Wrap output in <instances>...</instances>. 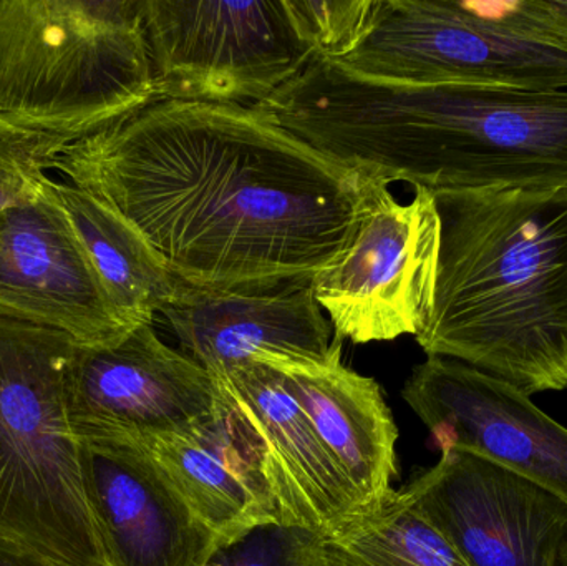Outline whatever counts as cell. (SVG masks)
<instances>
[{
    "label": "cell",
    "instance_id": "cell-1",
    "mask_svg": "<svg viewBox=\"0 0 567 566\" xmlns=\"http://www.w3.org/2000/svg\"><path fill=\"white\" fill-rule=\"evenodd\" d=\"M66 183L128 219L189 288L310 281L352 243L372 176L246 105L159 100L76 140Z\"/></svg>",
    "mask_w": 567,
    "mask_h": 566
},
{
    "label": "cell",
    "instance_id": "cell-2",
    "mask_svg": "<svg viewBox=\"0 0 567 566\" xmlns=\"http://www.w3.org/2000/svg\"><path fill=\"white\" fill-rule=\"evenodd\" d=\"M258 109L389 185L432 193L567 188V90L396 82L313 56Z\"/></svg>",
    "mask_w": 567,
    "mask_h": 566
},
{
    "label": "cell",
    "instance_id": "cell-3",
    "mask_svg": "<svg viewBox=\"0 0 567 566\" xmlns=\"http://www.w3.org/2000/svg\"><path fill=\"white\" fill-rule=\"evenodd\" d=\"M426 356L495 375L532 398L567 389V188L439 192Z\"/></svg>",
    "mask_w": 567,
    "mask_h": 566
},
{
    "label": "cell",
    "instance_id": "cell-4",
    "mask_svg": "<svg viewBox=\"0 0 567 566\" xmlns=\"http://www.w3.org/2000/svg\"><path fill=\"white\" fill-rule=\"evenodd\" d=\"M153 100L142 0H0V115L80 140Z\"/></svg>",
    "mask_w": 567,
    "mask_h": 566
},
{
    "label": "cell",
    "instance_id": "cell-5",
    "mask_svg": "<svg viewBox=\"0 0 567 566\" xmlns=\"http://www.w3.org/2000/svg\"><path fill=\"white\" fill-rule=\"evenodd\" d=\"M79 342L0 316V541L63 566H109L66 418Z\"/></svg>",
    "mask_w": 567,
    "mask_h": 566
},
{
    "label": "cell",
    "instance_id": "cell-6",
    "mask_svg": "<svg viewBox=\"0 0 567 566\" xmlns=\"http://www.w3.org/2000/svg\"><path fill=\"white\" fill-rule=\"evenodd\" d=\"M339 62L396 82L567 90V0H377Z\"/></svg>",
    "mask_w": 567,
    "mask_h": 566
},
{
    "label": "cell",
    "instance_id": "cell-7",
    "mask_svg": "<svg viewBox=\"0 0 567 566\" xmlns=\"http://www.w3.org/2000/svg\"><path fill=\"white\" fill-rule=\"evenodd\" d=\"M142 13L153 102L259 105L317 55L290 0H142Z\"/></svg>",
    "mask_w": 567,
    "mask_h": 566
},
{
    "label": "cell",
    "instance_id": "cell-8",
    "mask_svg": "<svg viewBox=\"0 0 567 566\" xmlns=\"http://www.w3.org/2000/svg\"><path fill=\"white\" fill-rule=\"evenodd\" d=\"M389 186L372 179L349 248L310 279L340 341L416 338L432 315L440 253L435 196L415 188L403 205Z\"/></svg>",
    "mask_w": 567,
    "mask_h": 566
},
{
    "label": "cell",
    "instance_id": "cell-9",
    "mask_svg": "<svg viewBox=\"0 0 567 566\" xmlns=\"http://www.w3.org/2000/svg\"><path fill=\"white\" fill-rule=\"evenodd\" d=\"M218 382L153 325L109 344H76L66 372V418L76 441L143 444L182 434L221 408Z\"/></svg>",
    "mask_w": 567,
    "mask_h": 566
},
{
    "label": "cell",
    "instance_id": "cell-10",
    "mask_svg": "<svg viewBox=\"0 0 567 566\" xmlns=\"http://www.w3.org/2000/svg\"><path fill=\"white\" fill-rule=\"evenodd\" d=\"M403 492L468 566H556L567 538V502L472 452H442Z\"/></svg>",
    "mask_w": 567,
    "mask_h": 566
},
{
    "label": "cell",
    "instance_id": "cell-11",
    "mask_svg": "<svg viewBox=\"0 0 567 566\" xmlns=\"http://www.w3.org/2000/svg\"><path fill=\"white\" fill-rule=\"evenodd\" d=\"M402 398L440 452L482 455L567 502V429L515 385L429 356L406 379Z\"/></svg>",
    "mask_w": 567,
    "mask_h": 566
},
{
    "label": "cell",
    "instance_id": "cell-12",
    "mask_svg": "<svg viewBox=\"0 0 567 566\" xmlns=\"http://www.w3.org/2000/svg\"><path fill=\"white\" fill-rule=\"evenodd\" d=\"M0 316L65 332L79 344L130 331L96 275L55 182L0 213Z\"/></svg>",
    "mask_w": 567,
    "mask_h": 566
},
{
    "label": "cell",
    "instance_id": "cell-13",
    "mask_svg": "<svg viewBox=\"0 0 567 566\" xmlns=\"http://www.w3.org/2000/svg\"><path fill=\"white\" fill-rule=\"evenodd\" d=\"M86 507L109 566H206L218 538L143 445L79 441Z\"/></svg>",
    "mask_w": 567,
    "mask_h": 566
},
{
    "label": "cell",
    "instance_id": "cell-14",
    "mask_svg": "<svg viewBox=\"0 0 567 566\" xmlns=\"http://www.w3.org/2000/svg\"><path fill=\"white\" fill-rule=\"evenodd\" d=\"M342 341L333 338L326 359L259 352L281 374L349 487L357 517L377 511L392 495L399 429L375 379L346 368Z\"/></svg>",
    "mask_w": 567,
    "mask_h": 566
},
{
    "label": "cell",
    "instance_id": "cell-15",
    "mask_svg": "<svg viewBox=\"0 0 567 566\" xmlns=\"http://www.w3.org/2000/svg\"><path fill=\"white\" fill-rule=\"evenodd\" d=\"M215 381L261 444L282 525L326 538L357 517L349 487L276 369L248 361Z\"/></svg>",
    "mask_w": 567,
    "mask_h": 566
},
{
    "label": "cell",
    "instance_id": "cell-16",
    "mask_svg": "<svg viewBox=\"0 0 567 566\" xmlns=\"http://www.w3.org/2000/svg\"><path fill=\"white\" fill-rule=\"evenodd\" d=\"M183 352L213 378L228 375L259 352L326 359L332 325L310 281L265 292H213L186 286L162 312Z\"/></svg>",
    "mask_w": 567,
    "mask_h": 566
},
{
    "label": "cell",
    "instance_id": "cell-17",
    "mask_svg": "<svg viewBox=\"0 0 567 566\" xmlns=\"http://www.w3.org/2000/svg\"><path fill=\"white\" fill-rule=\"evenodd\" d=\"M221 392V408L208 421L140 445L155 457L196 517L218 538L219 547H225L256 528L281 522L266 481L261 444Z\"/></svg>",
    "mask_w": 567,
    "mask_h": 566
},
{
    "label": "cell",
    "instance_id": "cell-18",
    "mask_svg": "<svg viewBox=\"0 0 567 566\" xmlns=\"http://www.w3.org/2000/svg\"><path fill=\"white\" fill-rule=\"evenodd\" d=\"M55 189L123 321L130 328L153 325L155 316L182 295L185 282L115 209L70 183L55 182Z\"/></svg>",
    "mask_w": 567,
    "mask_h": 566
},
{
    "label": "cell",
    "instance_id": "cell-19",
    "mask_svg": "<svg viewBox=\"0 0 567 566\" xmlns=\"http://www.w3.org/2000/svg\"><path fill=\"white\" fill-rule=\"evenodd\" d=\"M317 566H468L403 491L313 545Z\"/></svg>",
    "mask_w": 567,
    "mask_h": 566
},
{
    "label": "cell",
    "instance_id": "cell-20",
    "mask_svg": "<svg viewBox=\"0 0 567 566\" xmlns=\"http://www.w3.org/2000/svg\"><path fill=\"white\" fill-rule=\"evenodd\" d=\"M76 138L19 125L0 115V213L32 198Z\"/></svg>",
    "mask_w": 567,
    "mask_h": 566
},
{
    "label": "cell",
    "instance_id": "cell-21",
    "mask_svg": "<svg viewBox=\"0 0 567 566\" xmlns=\"http://www.w3.org/2000/svg\"><path fill=\"white\" fill-rule=\"evenodd\" d=\"M317 538L300 528L265 525L235 544L219 547L206 566H317Z\"/></svg>",
    "mask_w": 567,
    "mask_h": 566
},
{
    "label": "cell",
    "instance_id": "cell-22",
    "mask_svg": "<svg viewBox=\"0 0 567 566\" xmlns=\"http://www.w3.org/2000/svg\"><path fill=\"white\" fill-rule=\"evenodd\" d=\"M316 43L317 56L340 60L349 55L369 30L377 0L359 2H296Z\"/></svg>",
    "mask_w": 567,
    "mask_h": 566
},
{
    "label": "cell",
    "instance_id": "cell-23",
    "mask_svg": "<svg viewBox=\"0 0 567 566\" xmlns=\"http://www.w3.org/2000/svg\"><path fill=\"white\" fill-rule=\"evenodd\" d=\"M0 566H63L33 554L25 548L17 547L9 542L0 541Z\"/></svg>",
    "mask_w": 567,
    "mask_h": 566
},
{
    "label": "cell",
    "instance_id": "cell-24",
    "mask_svg": "<svg viewBox=\"0 0 567 566\" xmlns=\"http://www.w3.org/2000/svg\"><path fill=\"white\" fill-rule=\"evenodd\" d=\"M556 566H567V538L565 545H563L561 552H559L558 562Z\"/></svg>",
    "mask_w": 567,
    "mask_h": 566
}]
</instances>
